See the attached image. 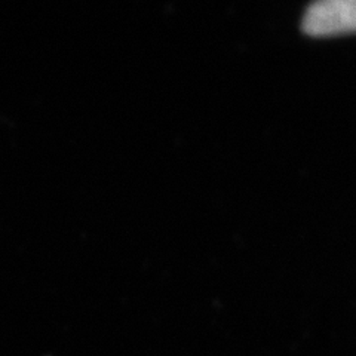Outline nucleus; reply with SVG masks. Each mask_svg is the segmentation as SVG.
Listing matches in <instances>:
<instances>
[{"label":"nucleus","mask_w":356,"mask_h":356,"mask_svg":"<svg viewBox=\"0 0 356 356\" xmlns=\"http://www.w3.org/2000/svg\"><path fill=\"white\" fill-rule=\"evenodd\" d=\"M302 29L314 38L356 33V0H322L310 5L303 17Z\"/></svg>","instance_id":"nucleus-1"}]
</instances>
